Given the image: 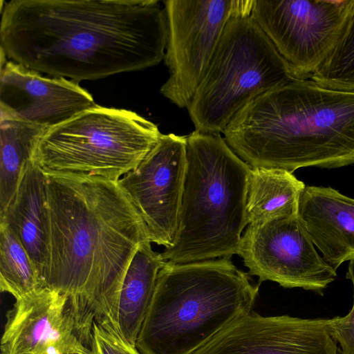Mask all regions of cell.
<instances>
[{"mask_svg": "<svg viewBox=\"0 0 354 354\" xmlns=\"http://www.w3.org/2000/svg\"><path fill=\"white\" fill-rule=\"evenodd\" d=\"M0 48L10 61L75 82L164 60L165 10L156 0L1 1Z\"/></svg>", "mask_w": 354, "mask_h": 354, "instance_id": "1", "label": "cell"}, {"mask_svg": "<svg viewBox=\"0 0 354 354\" xmlns=\"http://www.w3.org/2000/svg\"><path fill=\"white\" fill-rule=\"evenodd\" d=\"M44 174L42 285L114 328L127 269L141 244L150 240L147 226L118 180Z\"/></svg>", "mask_w": 354, "mask_h": 354, "instance_id": "2", "label": "cell"}, {"mask_svg": "<svg viewBox=\"0 0 354 354\" xmlns=\"http://www.w3.org/2000/svg\"><path fill=\"white\" fill-rule=\"evenodd\" d=\"M251 168L293 173L354 164V91L296 80L248 102L223 131Z\"/></svg>", "mask_w": 354, "mask_h": 354, "instance_id": "3", "label": "cell"}, {"mask_svg": "<svg viewBox=\"0 0 354 354\" xmlns=\"http://www.w3.org/2000/svg\"><path fill=\"white\" fill-rule=\"evenodd\" d=\"M259 287L230 259L165 263L136 346L142 354H192L252 310Z\"/></svg>", "mask_w": 354, "mask_h": 354, "instance_id": "4", "label": "cell"}, {"mask_svg": "<svg viewBox=\"0 0 354 354\" xmlns=\"http://www.w3.org/2000/svg\"><path fill=\"white\" fill-rule=\"evenodd\" d=\"M187 167L178 229L160 252L165 263L231 259L239 254L248 225L251 167L220 133L195 130L186 136Z\"/></svg>", "mask_w": 354, "mask_h": 354, "instance_id": "5", "label": "cell"}, {"mask_svg": "<svg viewBox=\"0 0 354 354\" xmlns=\"http://www.w3.org/2000/svg\"><path fill=\"white\" fill-rule=\"evenodd\" d=\"M254 1L242 0L228 19L187 109L196 130L223 133L248 102L299 78L251 17Z\"/></svg>", "mask_w": 354, "mask_h": 354, "instance_id": "6", "label": "cell"}, {"mask_svg": "<svg viewBox=\"0 0 354 354\" xmlns=\"http://www.w3.org/2000/svg\"><path fill=\"white\" fill-rule=\"evenodd\" d=\"M161 135L156 124L132 111L97 104L47 129L32 160L44 173L119 180Z\"/></svg>", "mask_w": 354, "mask_h": 354, "instance_id": "7", "label": "cell"}, {"mask_svg": "<svg viewBox=\"0 0 354 354\" xmlns=\"http://www.w3.org/2000/svg\"><path fill=\"white\" fill-rule=\"evenodd\" d=\"M354 13V0H254L251 17L299 79L330 55Z\"/></svg>", "mask_w": 354, "mask_h": 354, "instance_id": "8", "label": "cell"}, {"mask_svg": "<svg viewBox=\"0 0 354 354\" xmlns=\"http://www.w3.org/2000/svg\"><path fill=\"white\" fill-rule=\"evenodd\" d=\"M164 61L169 76L160 92L187 108L202 81L231 15L240 0H167Z\"/></svg>", "mask_w": 354, "mask_h": 354, "instance_id": "9", "label": "cell"}, {"mask_svg": "<svg viewBox=\"0 0 354 354\" xmlns=\"http://www.w3.org/2000/svg\"><path fill=\"white\" fill-rule=\"evenodd\" d=\"M248 274L283 288H301L322 295L336 270L317 252L298 216L248 225L239 254Z\"/></svg>", "mask_w": 354, "mask_h": 354, "instance_id": "10", "label": "cell"}, {"mask_svg": "<svg viewBox=\"0 0 354 354\" xmlns=\"http://www.w3.org/2000/svg\"><path fill=\"white\" fill-rule=\"evenodd\" d=\"M187 167L186 136L162 134L140 164L118 183L144 221L151 243L174 241Z\"/></svg>", "mask_w": 354, "mask_h": 354, "instance_id": "11", "label": "cell"}, {"mask_svg": "<svg viewBox=\"0 0 354 354\" xmlns=\"http://www.w3.org/2000/svg\"><path fill=\"white\" fill-rule=\"evenodd\" d=\"M192 354H341L328 319L263 317L237 319Z\"/></svg>", "mask_w": 354, "mask_h": 354, "instance_id": "12", "label": "cell"}, {"mask_svg": "<svg viewBox=\"0 0 354 354\" xmlns=\"http://www.w3.org/2000/svg\"><path fill=\"white\" fill-rule=\"evenodd\" d=\"M96 105L73 80L44 77L12 61L1 68L0 118L50 128Z\"/></svg>", "mask_w": 354, "mask_h": 354, "instance_id": "13", "label": "cell"}, {"mask_svg": "<svg viewBox=\"0 0 354 354\" xmlns=\"http://www.w3.org/2000/svg\"><path fill=\"white\" fill-rule=\"evenodd\" d=\"M6 317L0 354H52L64 336L84 332L70 298L46 286L15 299Z\"/></svg>", "mask_w": 354, "mask_h": 354, "instance_id": "14", "label": "cell"}, {"mask_svg": "<svg viewBox=\"0 0 354 354\" xmlns=\"http://www.w3.org/2000/svg\"><path fill=\"white\" fill-rule=\"evenodd\" d=\"M298 217L324 260L335 270L354 259V198L330 187L306 186Z\"/></svg>", "mask_w": 354, "mask_h": 354, "instance_id": "15", "label": "cell"}, {"mask_svg": "<svg viewBox=\"0 0 354 354\" xmlns=\"http://www.w3.org/2000/svg\"><path fill=\"white\" fill-rule=\"evenodd\" d=\"M45 174L30 160L21 173L12 201L0 214V221L8 225L25 247L41 281L45 255Z\"/></svg>", "mask_w": 354, "mask_h": 354, "instance_id": "16", "label": "cell"}, {"mask_svg": "<svg viewBox=\"0 0 354 354\" xmlns=\"http://www.w3.org/2000/svg\"><path fill=\"white\" fill-rule=\"evenodd\" d=\"M151 243L150 240L142 243L134 255L122 281L115 313V329L134 346L153 295L158 272L165 264Z\"/></svg>", "mask_w": 354, "mask_h": 354, "instance_id": "17", "label": "cell"}, {"mask_svg": "<svg viewBox=\"0 0 354 354\" xmlns=\"http://www.w3.org/2000/svg\"><path fill=\"white\" fill-rule=\"evenodd\" d=\"M305 184L281 169L251 168L246 201V221L254 225L298 216Z\"/></svg>", "mask_w": 354, "mask_h": 354, "instance_id": "18", "label": "cell"}, {"mask_svg": "<svg viewBox=\"0 0 354 354\" xmlns=\"http://www.w3.org/2000/svg\"><path fill=\"white\" fill-rule=\"evenodd\" d=\"M47 129L17 119L0 118V214L12 201L25 165L32 160L36 144Z\"/></svg>", "mask_w": 354, "mask_h": 354, "instance_id": "19", "label": "cell"}, {"mask_svg": "<svg viewBox=\"0 0 354 354\" xmlns=\"http://www.w3.org/2000/svg\"><path fill=\"white\" fill-rule=\"evenodd\" d=\"M44 287L36 268L20 239L0 221V290L17 299Z\"/></svg>", "mask_w": 354, "mask_h": 354, "instance_id": "20", "label": "cell"}, {"mask_svg": "<svg viewBox=\"0 0 354 354\" xmlns=\"http://www.w3.org/2000/svg\"><path fill=\"white\" fill-rule=\"evenodd\" d=\"M310 79L322 87L354 91V13L330 55Z\"/></svg>", "mask_w": 354, "mask_h": 354, "instance_id": "21", "label": "cell"}, {"mask_svg": "<svg viewBox=\"0 0 354 354\" xmlns=\"http://www.w3.org/2000/svg\"><path fill=\"white\" fill-rule=\"evenodd\" d=\"M90 348L92 354H142L106 322L94 320Z\"/></svg>", "mask_w": 354, "mask_h": 354, "instance_id": "22", "label": "cell"}, {"mask_svg": "<svg viewBox=\"0 0 354 354\" xmlns=\"http://www.w3.org/2000/svg\"><path fill=\"white\" fill-rule=\"evenodd\" d=\"M346 278L353 286V304L348 315L329 319L333 337L340 346L341 354H354V259L349 261Z\"/></svg>", "mask_w": 354, "mask_h": 354, "instance_id": "23", "label": "cell"}, {"mask_svg": "<svg viewBox=\"0 0 354 354\" xmlns=\"http://www.w3.org/2000/svg\"><path fill=\"white\" fill-rule=\"evenodd\" d=\"M52 354H92L90 343L75 331L63 337L57 344Z\"/></svg>", "mask_w": 354, "mask_h": 354, "instance_id": "24", "label": "cell"}]
</instances>
